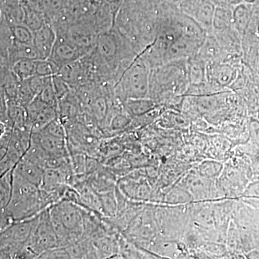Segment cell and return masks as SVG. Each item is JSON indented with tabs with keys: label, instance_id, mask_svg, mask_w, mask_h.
Returning <instances> with one entry per match:
<instances>
[{
	"label": "cell",
	"instance_id": "7",
	"mask_svg": "<svg viewBox=\"0 0 259 259\" xmlns=\"http://www.w3.org/2000/svg\"><path fill=\"white\" fill-rule=\"evenodd\" d=\"M237 71L231 63L211 62L206 68V81L214 88H224L233 83Z\"/></svg>",
	"mask_w": 259,
	"mask_h": 259
},
{
	"label": "cell",
	"instance_id": "9",
	"mask_svg": "<svg viewBox=\"0 0 259 259\" xmlns=\"http://www.w3.org/2000/svg\"><path fill=\"white\" fill-rule=\"evenodd\" d=\"M31 139L36 142L49 154L66 157V139L42 134L40 131H32Z\"/></svg>",
	"mask_w": 259,
	"mask_h": 259
},
{
	"label": "cell",
	"instance_id": "16",
	"mask_svg": "<svg viewBox=\"0 0 259 259\" xmlns=\"http://www.w3.org/2000/svg\"><path fill=\"white\" fill-rule=\"evenodd\" d=\"M235 28L233 24V9L217 8L213 19V30H226Z\"/></svg>",
	"mask_w": 259,
	"mask_h": 259
},
{
	"label": "cell",
	"instance_id": "19",
	"mask_svg": "<svg viewBox=\"0 0 259 259\" xmlns=\"http://www.w3.org/2000/svg\"><path fill=\"white\" fill-rule=\"evenodd\" d=\"M40 132L42 134L50 135L55 137L61 138V139H66V133L63 124L59 119L51 121L45 127L40 130Z\"/></svg>",
	"mask_w": 259,
	"mask_h": 259
},
{
	"label": "cell",
	"instance_id": "12",
	"mask_svg": "<svg viewBox=\"0 0 259 259\" xmlns=\"http://www.w3.org/2000/svg\"><path fill=\"white\" fill-rule=\"evenodd\" d=\"M253 4L242 3L233 9L234 28L241 37L244 36L249 28L253 15Z\"/></svg>",
	"mask_w": 259,
	"mask_h": 259
},
{
	"label": "cell",
	"instance_id": "2",
	"mask_svg": "<svg viewBox=\"0 0 259 259\" xmlns=\"http://www.w3.org/2000/svg\"><path fill=\"white\" fill-rule=\"evenodd\" d=\"M190 85L187 59L171 61L151 69L149 97L182 93Z\"/></svg>",
	"mask_w": 259,
	"mask_h": 259
},
{
	"label": "cell",
	"instance_id": "22",
	"mask_svg": "<svg viewBox=\"0 0 259 259\" xmlns=\"http://www.w3.org/2000/svg\"><path fill=\"white\" fill-rule=\"evenodd\" d=\"M39 258H71L66 247H56L45 250L40 255Z\"/></svg>",
	"mask_w": 259,
	"mask_h": 259
},
{
	"label": "cell",
	"instance_id": "8",
	"mask_svg": "<svg viewBox=\"0 0 259 259\" xmlns=\"http://www.w3.org/2000/svg\"><path fill=\"white\" fill-rule=\"evenodd\" d=\"M34 32L33 45L40 59H49L57 39L55 30L48 24Z\"/></svg>",
	"mask_w": 259,
	"mask_h": 259
},
{
	"label": "cell",
	"instance_id": "17",
	"mask_svg": "<svg viewBox=\"0 0 259 259\" xmlns=\"http://www.w3.org/2000/svg\"><path fill=\"white\" fill-rule=\"evenodd\" d=\"M154 103L151 98L129 99L125 100L126 110L131 115H141L151 110Z\"/></svg>",
	"mask_w": 259,
	"mask_h": 259
},
{
	"label": "cell",
	"instance_id": "14",
	"mask_svg": "<svg viewBox=\"0 0 259 259\" xmlns=\"http://www.w3.org/2000/svg\"><path fill=\"white\" fill-rule=\"evenodd\" d=\"M38 59H20L12 66V72L20 81H25L37 76Z\"/></svg>",
	"mask_w": 259,
	"mask_h": 259
},
{
	"label": "cell",
	"instance_id": "1",
	"mask_svg": "<svg viewBox=\"0 0 259 259\" xmlns=\"http://www.w3.org/2000/svg\"><path fill=\"white\" fill-rule=\"evenodd\" d=\"M207 32L180 11L162 13L154 41L140 54L150 69L173 61L187 59L198 52Z\"/></svg>",
	"mask_w": 259,
	"mask_h": 259
},
{
	"label": "cell",
	"instance_id": "10",
	"mask_svg": "<svg viewBox=\"0 0 259 259\" xmlns=\"http://www.w3.org/2000/svg\"><path fill=\"white\" fill-rule=\"evenodd\" d=\"M14 171L39 188L41 187L45 169L36 163L22 157L15 166Z\"/></svg>",
	"mask_w": 259,
	"mask_h": 259
},
{
	"label": "cell",
	"instance_id": "26",
	"mask_svg": "<svg viewBox=\"0 0 259 259\" xmlns=\"http://www.w3.org/2000/svg\"><path fill=\"white\" fill-rule=\"evenodd\" d=\"M258 36H259V22H258Z\"/></svg>",
	"mask_w": 259,
	"mask_h": 259
},
{
	"label": "cell",
	"instance_id": "21",
	"mask_svg": "<svg viewBox=\"0 0 259 259\" xmlns=\"http://www.w3.org/2000/svg\"><path fill=\"white\" fill-rule=\"evenodd\" d=\"M93 110L95 117L99 121L105 120L107 115V103L103 97H99L93 104Z\"/></svg>",
	"mask_w": 259,
	"mask_h": 259
},
{
	"label": "cell",
	"instance_id": "4",
	"mask_svg": "<svg viewBox=\"0 0 259 259\" xmlns=\"http://www.w3.org/2000/svg\"><path fill=\"white\" fill-rule=\"evenodd\" d=\"M178 8L198 23L207 33L212 32L216 6L211 0H182L179 3Z\"/></svg>",
	"mask_w": 259,
	"mask_h": 259
},
{
	"label": "cell",
	"instance_id": "13",
	"mask_svg": "<svg viewBox=\"0 0 259 259\" xmlns=\"http://www.w3.org/2000/svg\"><path fill=\"white\" fill-rule=\"evenodd\" d=\"M187 66L190 85L201 86L207 83L206 81L207 63L197 54L187 59Z\"/></svg>",
	"mask_w": 259,
	"mask_h": 259
},
{
	"label": "cell",
	"instance_id": "20",
	"mask_svg": "<svg viewBox=\"0 0 259 259\" xmlns=\"http://www.w3.org/2000/svg\"><path fill=\"white\" fill-rule=\"evenodd\" d=\"M99 199H100L102 209L106 211L110 214H113L115 213L117 209V204H116L115 197L112 192L102 193L100 197H99Z\"/></svg>",
	"mask_w": 259,
	"mask_h": 259
},
{
	"label": "cell",
	"instance_id": "25",
	"mask_svg": "<svg viewBox=\"0 0 259 259\" xmlns=\"http://www.w3.org/2000/svg\"><path fill=\"white\" fill-rule=\"evenodd\" d=\"M256 1L257 0H243L244 3H249V4H253V3H255Z\"/></svg>",
	"mask_w": 259,
	"mask_h": 259
},
{
	"label": "cell",
	"instance_id": "11",
	"mask_svg": "<svg viewBox=\"0 0 259 259\" xmlns=\"http://www.w3.org/2000/svg\"><path fill=\"white\" fill-rule=\"evenodd\" d=\"M63 37L78 47L90 51L95 47L98 37L93 30L81 26L71 27Z\"/></svg>",
	"mask_w": 259,
	"mask_h": 259
},
{
	"label": "cell",
	"instance_id": "5",
	"mask_svg": "<svg viewBox=\"0 0 259 259\" xmlns=\"http://www.w3.org/2000/svg\"><path fill=\"white\" fill-rule=\"evenodd\" d=\"M90 51L88 49L78 47L64 37L57 36L55 45L49 59L61 68L65 65L78 61Z\"/></svg>",
	"mask_w": 259,
	"mask_h": 259
},
{
	"label": "cell",
	"instance_id": "24",
	"mask_svg": "<svg viewBox=\"0 0 259 259\" xmlns=\"http://www.w3.org/2000/svg\"><path fill=\"white\" fill-rule=\"evenodd\" d=\"M217 8L233 9L237 5L244 3L243 0H211Z\"/></svg>",
	"mask_w": 259,
	"mask_h": 259
},
{
	"label": "cell",
	"instance_id": "6",
	"mask_svg": "<svg viewBox=\"0 0 259 259\" xmlns=\"http://www.w3.org/2000/svg\"><path fill=\"white\" fill-rule=\"evenodd\" d=\"M64 226L75 240L83 234L85 230V217L83 211L75 202L62 201L56 204Z\"/></svg>",
	"mask_w": 259,
	"mask_h": 259
},
{
	"label": "cell",
	"instance_id": "3",
	"mask_svg": "<svg viewBox=\"0 0 259 259\" xmlns=\"http://www.w3.org/2000/svg\"><path fill=\"white\" fill-rule=\"evenodd\" d=\"M151 69L140 54L121 74L115 85L118 96L124 100L149 97ZM150 98V97H149Z\"/></svg>",
	"mask_w": 259,
	"mask_h": 259
},
{
	"label": "cell",
	"instance_id": "15",
	"mask_svg": "<svg viewBox=\"0 0 259 259\" xmlns=\"http://www.w3.org/2000/svg\"><path fill=\"white\" fill-rule=\"evenodd\" d=\"M13 42L30 44L33 42L34 32L23 23H8Z\"/></svg>",
	"mask_w": 259,
	"mask_h": 259
},
{
	"label": "cell",
	"instance_id": "23",
	"mask_svg": "<svg viewBox=\"0 0 259 259\" xmlns=\"http://www.w3.org/2000/svg\"><path fill=\"white\" fill-rule=\"evenodd\" d=\"M129 119L127 116L120 115H114L112 117L111 122H110V127L112 130H119L125 127L128 124Z\"/></svg>",
	"mask_w": 259,
	"mask_h": 259
},
{
	"label": "cell",
	"instance_id": "18",
	"mask_svg": "<svg viewBox=\"0 0 259 259\" xmlns=\"http://www.w3.org/2000/svg\"><path fill=\"white\" fill-rule=\"evenodd\" d=\"M13 171L11 170L2 175L0 192H1V209L6 208L9 205L13 193Z\"/></svg>",
	"mask_w": 259,
	"mask_h": 259
}]
</instances>
